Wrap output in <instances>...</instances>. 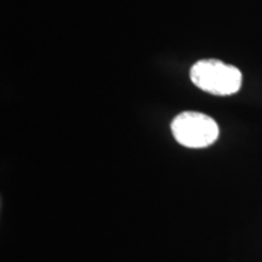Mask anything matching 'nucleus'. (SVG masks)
<instances>
[{
  "mask_svg": "<svg viewBox=\"0 0 262 262\" xmlns=\"http://www.w3.org/2000/svg\"><path fill=\"white\" fill-rule=\"evenodd\" d=\"M191 80L205 93L228 96L241 90L242 73L237 67L222 61L202 60L191 68Z\"/></svg>",
  "mask_w": 262,
  "mask_h": 262,
  "instance_id": "1",
  "label": "nucleus"
},
{
  "mask_svg": "<svg viewBox=\"0 0 262 262\" xmlns=\"http://www.w3.org/2000/svg\"><path fill=\"white\" fill-rule=\"evenodd\" d=\"M171 131L180 145L188 148H205L219 139L217 123L211 117L199 112H183L175 117Z\"/></svg>",
  "mask_w": 262,
  "mask_h": 262,
  "instance_id": "2",
  "label": "nucleus"
}]
</instances>
